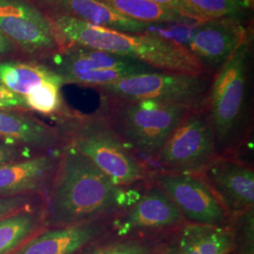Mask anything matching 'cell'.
<instances>
[{
	"label": "cell",
	"instance_id": "obj_1",
	"mask_svg": "<svg viewBox=\"0 0 254 254\" xmlns=\"http://www.w3.org/2000/svg\"><path fill=\"white\" fill-rule=\"evenodd\" d=\"M46 225L64 226L113 218L136 202L140 194L115 184L86 156L63 146L52 178Z\"/></svg>",
	"mask_w": 254,
	"mask_h": 254
},
{
	"label": "cell",
	"instance_id": "obj_2",
	"mask_svg": "<svg viewBox=\"0 0 254 254\" xmlns=\"http://www.w3.org/2000/svg\"><path fill=\"white\" fill-rule=\"evenodd\" d=\"M61 45L97 49L146 64L156 71L200 75L205 72L187 46L154 34L127 33L78 19L46 13Z\"/></svg>",
	"mask_w": 254,
	"mask_h": 254
},
{
	"label": "cell",
	"instance_id": "obj_3",
	"mask_svg": "<svg viewBox=\"0 0 254 254\" xmlns=\"http://www.w3.org/2000/svg\"><path fill=\"white\" fill-rule=\"evenodd\" d=\"M55 119L64 143L86 156L115 184L129 188L148 177L144 163L99 113L83 115L67 108Z\"/></svg>",
	"mask_w": 254,
	"mask_h": 254
},
{
	"label": "cell",
	"instance_id": "obj_4",
	"mask_svg": "<svg viewBox=\"0 0 254 254\" xmlns=\"http://www.w3.org/2000/svg\"><path fill=\"white\" fill-rule=\"evenodd\" d=\"M193 110L196 109L178 104L101 96L96 112L127 147L154 159L174 129Z\"/></svg>",
	"mask_w": 254,
	"mask_h": 254
},
{
	"label": "cell",
	"instance_id": "obj_5",
	"mask_svg": "<svg viewBox=\"0 0 254 254\" xmlns=\"http://www.w3.org/2000/svg\"><path fill=\"white\" fill-rule=\"evenodd\" d=\"M253 35L236 48L212 76L206 112L218 156L236 146L246 119Z\"/></svg>",
	"mask_w": 254,
	"mask_h": 254
},
{
	"label": "cell",
	"instance_id": "obj_6",
	"mask_svg": "<svg viewBox=\"0 0 254 254\" xmlns=\"http://www.w3.org/2000/svg\"><path fill=\"white\" fill-rule=\"evenodd\" d=\"M212 76L152 71L129 75L96 91L108 98L154 101L199 109L206 107Z\"/></svg>",
	"mask_w": 254,
	"mask_h": 254
},
{
	"label": "cell",
	"instance_id": "obj_7",
	"mask_svg": "<svg viewBox=\"0 0 254 254\" xmlns=\"http://www.w3.org/2000/svg\"><path fill=\"white\" fill-rule=\"evenodd\" d=\"M51 60V68L64 84L94 90L132 74L156 71L134 60L82 46H64Z\"/></svg>",
	"mask_w": 254,
	"mask_h": 254
},
{
	"label": "cell",
	"instance_id": "obj_8",
	"mask_svg": "<svg viewBox=\"0 0 254 254\" xmlns=\"http://www.w3.org/2000/svg\"><path fill=\"white\" fill-rule=\"evenodd\" d=\"M217 147L206 109L182 121L154 158L164 173L200 174L216 157Z\"/></svg>",
	"mask_w": 254,
	"mask_h": 254
},
{
	"label": "cell",
	"instance_id": "obj_9",
	"mask_svg": "<svg viewBox=\"0 0 254 254\" xmlns=\"http://www.w3.org/2000/svg\"><path fill=\"white\" fill-rule=\"evenodd\" d=\"M0 30L34 58L51 59L63 49L46 13L30 0H0Z\"/></svg>",
	"mask_w": 254,
	"mask_h": 254
},
{
	"label": "cell",
	"instance_id": "obj_10",
	"mask_svg": "<svg viewBox=\"0 0 254 254\" xmlns=\"http://www.w3.org/2000/svg\"><path fill=\"white\" fill-rule=\"evenodd\" d=\"M186 223L173 200L158 186L148 189L129 208L112 218L111 234L117 236L172 235Z\"/></svg>",
	"mask_w": 254,
	"mask_h": 254
},
{
	"label": "cell",
	"instance_id": "obj_11",
	"mask_svg": "<svg viewBox=\"0 0 254 254\" xmlns=\"http://www.w3.org/2000/svg\"><path fill=\"white\" fill-rule=\"evenodd\" d=\"M155 185L173 200L186 222L224 226L232 219L211 190L198 174L163 173L155 176Z\"/></svg>",
	"mask_w": 254,
	"mask_h": 254
},
{
	"label": "cell",
	"instance_id": "obj_12",
	"mask_svg": "<svg viewBox=\"0 0 254 254\" xmlns=\"http://www.w3.org/2000/svg\"><path fill=\"white\" fill-rule=\"evenodd\" d=\"M245 20L222 18L197 23L187 47L205 72L214 74L246 39L252 35Z\"/></svg>",
	"mask_w": 254,
	"mask_h": 254
},
{
	"label": "cell",
	"instance_id": "obj_13",
	"mask_svg": "<svg viewBox=\"0 0 254 254\" xmlns=\"http://www.w3.org/2000/svg\"><path fill=\"white\" fill-rule=\"evenodd\" d=\"M200 174L231 219L254 208V172L249 165L217 156Z\"/></svg>",
	"mask_w": 254,
	"mask_h": 254
},
{
	"label": "cell",
	"instance_id": "obj_14",
	"mask_svg": "<svg viewBox=\"0 0 254 254\" xmlns=\"http://www.w3.org/2000/svg\"><path fill=\"white\" fill-rule=\"evenodd\" d=\"M113 218L44 228L10 254H76L85 247L110 235Z\"/></svg>",
	"mask_w": 254,
	"mask_h": 254
},
{
	"label": "cell",
	"instance_id": "obj_15",
	"mask_svg": "<svg viewBox=\"0 0 254 254\" xmlns=\"http://www.w3.org/2000/svg\"><path fill=\"white\" fill-rule=\"evenodd\" d=\"M59 156L45 152L0 166V197L42 192L52 181Z\"/></svg>",
	"mask_w": 254,
	"mask_h": 254
},
{
	"label": "cell",
	"instance_id": "obj_16",
	"mask_svg": "<svg viewBox=\"0 0 254 254\" xmlns=\"http://www.w3.org/2000/svg\"><path fill=\"white\" fill-rule=\"evenodd\" d=\"M0 140L43 153L57 149L64 141L57 127L22 109H0Z\"/></svg>",
	"mask_w": 254,
	"mask_h": 254
},
{
	"label": "cell",
	"instance_id": "obj_17",
	"mask_svg": "<svg viewBox=\"0 0 254 254\" xmlns=\"http://www.w3.org/2000/svg\"><path fill=\"white\" fill-rule=\"evenodd\" d=\"M45 13L65 15L97 27L127 33H143L147 24L121 15L97 0H33Z\"/></svg>",
	"mask_w": 254,
	"mask_h": 254
},
{
	"label": "cell",
	"instance_id": "obj_18",
	"mask_svg": "<svg viewBox=\"0 0 254 254\" xmlns=\"http://www.w3.org/2000/svg\"><path fill=\"white\" fill-rule=\"evenodd\" d=\"M180 254H232L235 236L231 225L210 226L186 222L178 231Z\"/></svg>",
	"mask_w": 254,
	"mask_h": 254
},
{
	"label": "cell",
	"instance_id": "obj_19",
	"mask_svg": "<svg viewBox=\"0 0 254 254\" xmlns=\"http://www.w3.org/2000/svg\"><path fill=\"white\" fill-rule=\"evenodd\" d=\"M46 224V210L33 206L0 219V254H12Z\"/></svg>",
	"mask_w": 254,
	"mask_h": 254
},
{
	"label": "cell",
	"instance_id": "obj_20",
	"mask_svg": "<svg viewBox=\"0 0 254 254\" xmlns=\"http://www.w3.org/2000/svg\"><path fill=\"white\" fill-rule=\"evenodd\" d=\"M53 80L63 79L50 66L45 64L22 62L0 63V85L23 97L44 82Z\"/></svg>",
	"mask_w": 254,
	"mask_h": 254
},
{
	"label": "cell",
	"instance_id": "obj_21",
	"mask_svg": "<svg viewBox=\"0 0 254 254\" xmlns=\"http://www.w3.org/2000/svg\"><path fill=\"white\" fill-rule=\"evenodd\" d=\"M173 235L117 236L110 234L85 247L76 254H158Z\"/></svg>",
	"mask_w": 254,
	"mask_h": 254
},
{
	"label": "cell",
	"instance_id": "obj_22",
	"mask_svg": "<svg viewBox=\"0 0 254 254\" xmlns=\"http://www.w3.org/2000/svg\"><path fill=\"white\" fill-rule=\"evenodd\" d=\"M121 15L144 24H172L188 19L160 4L148 0H97Z\"/></svg>",
	"mask_w": 254,
	"mask_h": 254
},
{
	"label": "cell",
	"instance_id": "obj_23",
	"mask_svg": "<svg viewBox=\"0 0 254 254\" xmlns=\"http://www.w3.org/2000/svg\"><path fill=\"white\" fill-rule=\"evenodd\" d=\"M200 20L244 19L254 10V0H183Z\"/></svg>",
	"mask_w": 254,
	"mask_h": 254
},
{
	"label": "cell",
	"instance_id": "obj_24",
	"mask_svg": "<svg viewBox=\"0 0 254 254\" xmlns=\"http://www.w3.org/2000/svg\"><path fill=\"white\" fill-rule=\"evenodd\" d=\"M64 85L63 80H53L36 87L24 97L27 109L54 118L61 115L67 109L62 95Z\"/></svg>",
	"mask_w": 254,
	"mask_h": 254
},
{
	"label": "cell",
	"instance_id": "obj_25",
	"mask_svg": "<svg viewBox=\"0 0 254 254\" xmlns=\"http://www.w3.org/2000/svg\"><path fill=\"white\" fill-rule=\"evenodd\" d=\"M254 208L233 218L230 225L235 236V254H254Z\"/></svg>",
	"mask_w": 254,
	"mask_h": 254
},
{
	"label": "cell",
	"instance_id": "obj_26",
	"mask_svg": "<svg viewBox=\"0 0 254 254\" xmlns=\"http://www.w3.org/2000/svg\"><path fill=\"white\" fill-rule=\"evenodd\" d=\"M35 195H17L0 197V219L17 211L33 206Z\"/></svg>",
	"mask_w": 254,
	"mask_h": 254
},
{
	"label": "cell",
	"instance_id": "obj_27",
	"mask_svg": "<svg viewBox=\"0 0 254 254\" xmlns=\"http://www.w3.org/2000/svg\"><path fill=\"white\" fill-rule=\"evenodd\" d=\"M31 155L33 154L28 148L9 144L0 140V166L27 158Z\"/></svg>",
	"mask_w": 254,
	"mask_h": 254
},
{
	"label": "cell",
	"instance_id": "obj_28",
	"mask_svg": "<svg viewBox=\"0 0 254 254\" xmlns=\"http://www.w3.org/2000/svg\"><path fill=\"white\" fill-rule=\"evenodd\" d=\"M0 109L28 110L25 98L0 85Z\"/></svg>",
	"mask_w": 254,
	"mask_h": 254
},
{
	"label": "cell",
	"instance_id": "obj_29",
	"mask_svg": "<svg viewBox=\"0 0 254 254\" xmlns=\"http://www.w3.org/2000/svg\"><path fill=\"white\" fill-rule=\"evenodd\" d=\"M148 1L154 2V3L165 6L169 9H173L174 11L178 12L179 14H181L183 17H185L188 20L195 21L196 23L202 22L200 17L183 2V0H148Z\"/></svg>",
	"mask_w": 254,
	"mask_h": 254
},
{
	"label": "cell",
	"instance_id": "obj_30",
	"mask_svg": "<svg viewBox=\"0 0 254 254\" xmlns=\"http://www.w3.org/2000/svg\"><path fill=\"white\" fill-rule=\"evenodd\" d=\"M158 254H180L179 242H178V232L173 234L169 238L166 244L162 247Z\"/></svg>",
	"mask_w": 254,
	"mask_h": 254
},
{
	"label": "cell",
	"instance_id": "obj_31",
	"mask_svg": "<svg viewBox=\"0 0 254 254\" xmlns=\"http://www.w3.org/2000/svg\"><path fill=\"white\" fill-rule=\"evenodd\" d=\"M15 48L12 42L0 30V58L8 57L14 53Z\"/></svg>",
	"mask_w": 254,
	"mask_h": 254
}]
</instances>
